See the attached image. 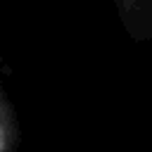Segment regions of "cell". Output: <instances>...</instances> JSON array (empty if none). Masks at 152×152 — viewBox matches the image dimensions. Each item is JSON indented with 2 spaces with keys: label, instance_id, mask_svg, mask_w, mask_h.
<instances>
[{
  "label": "cell",
  "instance_id": "6da1fadb",
  "mask_svg": "<svg viewBox=\"0 0 152 152\" xmlns=\"http://www.w3.org/2000/svg\"><path fill=\"white\" fill-rule=\"evenodd\" d=\"M19 140H21V133H19L17 112L0 86V152H17Z\"/></svg>",
  "mask_w": 152,
  "mask_h": 152
}]
</instances>
